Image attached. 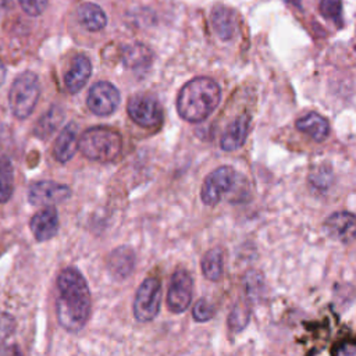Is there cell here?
Here are the masks:
<instances>
[{
    "mask_svg": "<svg viewBox=\"0 0 356 356\" xmlns=\"http://www.w3.org/2000/svg\"><path fill=\"white\" fill-rule=\"evenodd\" d=\"M14 192V168L8 157H0V203L11 199Z\"/></svg>",
    "mask_w": 356,
    "mask_h": 356,
    "instance_id": "cell-23",
    "label": "cell"
},
{
    "mask_svg": "<svg viewBox=\"0 0 356 356\" xmlns=\"http://www.w3.org/2000/svg\"><path fill=\"white\" fill-rule=\"evenodd\" d=\"M135 252L129 246L114 249L107 257V270L115 280H125L135 268Z\"/></svg>",
    "mask_w": 356,
    "mask_h": 356,
    "instance_id": "cell-14",
    "label": "cell"
},
{
    "mask_svg": "<svg viewBox=\"0 0 356 356\" xmlns=\"http://www.w3.org/2000/svg\"><path fill=\"white\" fill-rule=\"evenodd\" d=\"M76 18L81 26L89 32L100 31L107 24L104 11L95 3H82L76 10Z\"/></svg>",
    "mask_w": 356,
    "mask_h": 356,
    "instance_id": "cell-20",
    "label": "cell"
},
{
    "mask_svg": "<svg viewBox=\"0 0 356 356\" xmlns=\"http://www.w3.org/2000/svg\"><path fill=\"white\" fill-rule=\"evenodd\" d=\"M63 120H64V110L60 106L54 104L39 118V121L35 125L33 134L40 139H47L58 128Z\"/></svg>",
    "mask_w": 356,
    "mask_h": 356,
    "instance_id": "cell-21",
    "label": "cell"
},
{
    "mask_svg": "<svg viewBox=\"0 0 356 356\" xmlns=\"http://www.w3.org/2000/svg\"><path fill=\"white\" fill-rule=\"evenodd\" d=\"M71 196V188L56 181H38L28 189V200L33 206H54Z\"/></svg>",
    "mask_w": 356,
    "mask_h": 356,
    "instance_id": "cell-10",
    "label": "cell"
},
{
    "mask_svg": "<svg viewBox=\"0 0 356 356\" xmlns=\"http://www.w3.org/2000/svg\"><path fill=\"white\" fill-rule=\"evenodd\" d=\"M236 181V172L231 165H220L206 178L200 189L202 202L207 206H216L225 193H228Z\"/></svg>",
    "mask_w": 356,
    "mask_h": 356,
    "instance_id": "cell-6",
    "label": "cell"
},
{
    "mask_svg": "<svg viewBox=\"0 0 356 356\" xmlns=\"http://www.w3.org/2000/svg\"><path fill=\"white\" fill-rule=\"evenodd\" d=\"M211 25L220 39L229 40L236 32V15L231 8L225 6H217L211 11Z\"/></svg>",
    "mask_w": 356,
    "mask_h": 356,
    "instance_id": "cell-17",
    "label": "cell"
},
{
    "mask_svg": "<svg viewBox=\"0 0 356 356\" xmlns=\"http://www.w3.org/2000/svg\"><path fill=\"white\" fill-rule=\"evenodd\" d=\"M78 149L89 160L108 163L118 157L122 149V138L108 127H92L81 134Z\"/></svg>",
    "mask_w": 356,
    "mask_h": 356,
    "instance_id": "cell-3",
    "label": "cell"
},
{
    "mask_svg": "<svg viewBox=\"0 0 356 356\" xmlns=\"http://www.w3.org/2000/svg\"><path fill=\"white\" fill-rule=\"evenodd\" d=\"M78 150V127L75 122L67 124L58 134L54 146L53 156L60 163L70 161Z\"/></svg>",
    "mask_w": 356,
    "mask_h": 356,
    "instance_id": "cell-16",
    "label": "cell"
},
{
    "mask_svg": "<svg viewBox=\"0 0 356 356\" xmlns=\"http://www.w3.org/2000/svg\"><path fill=\"white\" fill-rule=\"evenodd\" d=\"M122 61L134 71H145L153 63V53L142 43L129 44L122 50Z\"/></svg>",
    "mask_w": 356,
    "mask_h": 356,
    "instance_id": "cell-19",
    "label": "cell"
},
{
    "mask_svg": "<svg viewBox=\"0 0 356 356\" xmlns=\"http://www.w3.org/2000/svg\"><path fill=\"white\" fill-rule=\"evenodd\" d=\"M203 275L209 281H220L224 271V256L220 248H213L207 250L200 261Z\"/></svg>",
    "mask_w": 356,
    "mask_h": 356,
    "instance_id": "cell-22",
    "label": "cell"
},
{
    "mask_svg": "<svg viewBox=\"0 0 356 356\" xmlns=\"http://www.w3.org/2000/svg\"><path fill=\"white\" fill-rule=\"evenodd\" d=\"M11 4H13V0H0V13L8 10Z\"/></svg>",
    "mask_w": 356,
    "mask_h": 356,
    "instance_id": "cell-32",
    "label": "cell"
},
{
    "mask_svg": "<svg viewBox=\"0 0 356 356\" xmlns=\"http://www.w3.org/2000/svg\"><path fill=\"white\" fill-rule=\"evenodd\" d=\"M355 353H356L355 342L353 341H345L334 349L332 356H355Z\"/></svg>",
    "mask_w": 356,
    "mask_h": 356,
    "instance_id": "cell-29",
    "label": "cell"
},
{
    "mask_svg": "<svg viewBox=\"0 0 356 356\" xmlns=\"http://www.w3.org/2000/svg\"><path fill=\"white\" fill-rule=\"evenodd\" d=\"M6 75H7V70L3 60L0 58V85H3V82L6 81Z\"/></svg>",
    "mask_w": 356,
    "mask_h": 356,
    "instance_id": "cell-31",
    "label": "cell"
},
{
    "mask_svg": "<svg viewBox=\"0 0 356 356\" xmlns=\"http://www.w3.org/2000/svg\"><path fill=\"white\" fill-rule=\"evenodd\" d=\"M127 111L134 122L143 128H154L163 121L160 103L149 95H136L128 100Z\"/></svg>",
    "mask_w": 356,
    "mask_h": 356,
    "instance_id": "cell-8",
    "label": "cell"
},
{
    "mask_svg": "<svg viewBox=\"0 0 356 356\" xmlns=\"http://www.w3.org/2000/svg\"><path fill=\"white\" fill-rule=\"evenodd\" d=\"M40 97V82L35 72L24 71L15 76L8 90V106L18 120L28 118Z\"/></svg>",
    "mask_w": 356,
    "mask_h": 356,
    "instance_id": "cell-4",
    "label": "cell"
},
{
    "mask_svg": "<svg viewBox=\"0 0 356 356\" xmlns=\"http://www.w3.org/2000/svg\"><path fill=\"white\" fill-rule=\"evenodd\" d=\"M161 305V284L156 277H147L139 285L132 312L138 321L147 323L157 317Z\"/></svg>",
    "mask_w": 356,
    "mask_h": 356,
    "instance_id": "cell-5",
    "label": "cell"
},
{
    "mask_svg": "<svg viewBox=\"0 0 356 356\" xmlns=\"http://www.w3.org/2000/svg\"><path fill=\"white\" fill-rule=\"evenodd\" d=\"M328 236L342 242H350L355 236V216L349 211L332 213L324 222Z\"/></svg>",
    "mask_w": 356,
    "mask_h": 356,
    "instance_id": "cell-13",
    "label": "cell"
},
{
    "mask_svg": "<svg viewBox=\"0 0 356 356\" xmlns=\"http://www.w3.org/2000/svg\"><path fill=\"white\" fill-rule=\"evenodd\" d=\"M92 74V63L88 56L76 54L68 71L64 74V85L70 93L79 92L88 82Z\"/></svg>",
    "mask_w": 356,
    "mask_h": 356,
    "instance_id": "cell-12",
    "label": "cell"
},
{
    "mask_svg": "<svg viewBox=\"0 0 356 356\" xmlns=\"http://www.w3.org/2000/svg\"><path fill=\"white\" fill-rule=\"evenodd\" d=\"M0 356H22V353H21V350H19L18 346L11 345V346H7V348L1 352Z\"/></svg>",
    "mask_w": 356,
    "mask_h": 356,
    "instance_id": "cell-30",
    "label": "cell"
},
{
    "mask_svg": "<svg viewBox=\"0 0 356 356\" xmlns=\"http://www.w3.org/2000/svg\"><path fill=\"white\" fill-rule=\"evenodd\" d=\"M90 309V291L85 277L74 267L61 270L56 298V313L61 327L70 332L81 331L89 320Z\"/></svg>",
    "mask_w": 356,
    "mask_h": 356,
    "instance_id": "cell-1",
    "label": "cell"
},
{
    "mask_svg": "<svg viewBox=\"0 0 356 356\" xmlns=\"http://www.w3.org/2000/svg\"><path fill=\"white\" fill-rule=\"evenodd\" d=\"M220 99L221 89L214 79L207 76L193 78L179 90L177 111L185 121L200 122L216 110Z\"/></svg>",
    "mask_w": 356,
    "mask_h": 356,
    "instance_id": "cell-2",
    "label": "cell"
},
{
    "mask_svg": "<svg viewBox=\"0 0 356 356\" xmlns=\"http://www.w3.org/2000/svg\"><path fill=\"white\" fill-rule=\"evenodd\" d=\"M22 11L31 17H39L47 8L49 0H18Z\"/></svg>",
    "mask_w": 356,
    "mask_h": 356,
    "instance_id": "cell-27",
    "label": "cell"
},
{
    "mask_svg": "<svg viewBox=\"0 0 356 356\" xmlns=\"http://www.w3.org/2000/svg\"><path fill=\"white\" fill-rule=\"evenodd\" d=\"M15 330V318L4 312H0V343L4 342Z\"/></svg>",
    "mask_w": 356,
    "mask_h": 356,
    "instance_id": "cell-28",
    "label": "cell"
},
{
    "mask_svg": "<svg viewBox=\"0 0 356 356\" xmlns=\"http://www.w3.org/2000/svg\"><path fill=\"white\" fill-rule=\"evenodd\" d=\"M249 125H250V118L246 114L238 115L224 131L220 146L225 152H234L238 150L239 147L243 146L248 132H249Z\"/></svg>",
    "mask_w": 356,
    "mask_h": 356,
    "instance_id": "cell-15",
    "label": "cell"
},
{
    "mask_svg": "<svg viewBox=\"0 0 356 356\" xmlns=\"http://www.w3.org/2000/svg\"><path fill=\"white\" fill-rule=\"evenodd\" d=\"M192 316H193V318L196 320V321H199V323H206V321H209V320H211L213 318V316H214V307H213V305L207 300V299H199L196 303H195V306H193V309H192Z\"/></svg>",
    "mask_w": 356,
    "mask_h": 356,
    "instance_id": "cell-26",
    "label": "cell"
},
{
    "mask_svg": "<svg viewBox=\"0 0 356 356\" xmlns=\"http://www.w3.org/2000/svg\"><path fill=\"white\" fill-rule=\"evenodd\" d=\"M86 104L96 115H110L120 104V92L110 82H96L88 92Z\"/></svg>",
    "mask_w": 356,
    "mask_h": 356,
    "instance_id": "cell-9",
    "label": "cell"
},
{
    "mask_svg": "<svg viewBox=\"0 0 356 356\" xmlns=\"http://www.w3.org/2000/svg\"><path fill=\"white\" fill-rule=\"evenodd\" d=\"M296 128L300 132L309 135L316 142H323L330 135V124H328V121L323 115H320V114H317L314 111L307 113L306 115L300 117L296 121Z\"/></svg>",
    "mask_w": 356,
    "mask_h": 356,
    "instance_id": "cell-18",
    "label": "cell"
},
{
    "mask_svg": "<svg viewBox=\"0 0 356 356\" xmlns=\"http://www.w3.org/2000/svg\"><path fill=\"white\" fill-rule=\"evenodd\" d=\"M31 231L39 241L51 239L58 231V213L54 206H44L31 218Z\"/></svg>",
    "mask_w": 356,
    "mask_h": 356,
    "instance_id": "cell-11",
    "label": "cell"
},
{
    "mask_svg": "<svg viewBox=\"0 0 356 356\" xmlns=\"http://www.w3.org/2000/svg\"><path fill=\"white\" fill-rule=\"evenodd\" d=\"M249 320H250V306H249V303L242 300V302H238L232 307V310L228 316V327L232 331L239 332L248 325Z\"/></svg>",
    "mask_w": 356,
    "mask_h": 356,
    "instance_id": "cell-24",
    "label": "cell"
},
{
    "mask_svg": "<svg viewBox=\"0 0 356 356\" xmlns=\"http://www.w3.org/2000/svg\"><path fill=\"white\" fill-rule=\"evenodd\" d=\"M193 292L192 275L185 268H178L172 273L168 291H167V307L171 313H184L191 302Z\"/></svg>",
    "mask_w": 356,
    "mask_h": 356,
    "instance_id": "cell-7",
    "label": "cell"
},
{
    "mask_svg": "<svg viewBox=\"0 0 356 356\" xmlns=\"http://www.w3.org/2000/svg\"><path fill=\"white\" fill-rule=\"evenodd\" d=\"M320 13L325 18L339 22L342 17V0H321Z\"/></svg>",
    "mask_w": 356,
    "mask_h": 356,
    "instance_id": "cell-25",
    "label": "cell"
}]
</instances>
